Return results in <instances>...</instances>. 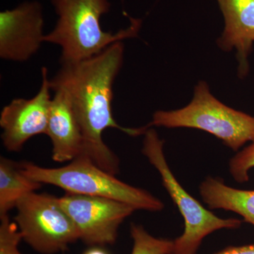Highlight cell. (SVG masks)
<instances>
[{"label": "cell", "instance_id": "1", "mask_svg": "<svg viewBox=\"0 0 254 254\" xmlns=\"http://www.w3.org/2000/svg\"><path fill=\"white\" fill-rule=\"evenodd\" d=\"M124 46L116 42L100 54L76 63H62L51 89L62 88L67 93L83 135V150L97 166L112 175L120 172V160L103 139L106 128H114L136 136L144 134L148 127L120 126L113 115L114 81L123 63Z\"/></svg>", "mask_w": 254, "mask_h": 254}, {"label": "cell", "instance_id": "2", "mask_svg": "<svg viewBox=\"0 0 254 254\" xmlns=\"http://www.w3.org/2000/svg\"><path fill=\"white\" fill-rule=\"evenodd\" d=\"M58 20L44 42L62 48L61 63L90 59L116 42L136 37L141 21L131 18V25L118 33L105 32L100 18L110 11L108 0H51Z\"/></svg>", "mask_w": 254, "mask_h": 254}, {"label": "cell", "instance_id": "3", "mask_svg": "<svg viewBox=\"0 0 254 254\" xmlns=\"http://www.w3.org/2000/svg\"><path fill=\"white\" fill-rule=\"evenodd\" d=\"M20 168L32 180L60 187L66 193L111 198L128 203L136 210L157 212L165 207L150 192L122 182L84 155L58 168H43L28 162L20 163Z\"/></svg>", "mask_w": 254, "mask_h": 254}, {"label": "cell", "instance_id": "4", "mask_svg": "<svg viewBox=\"0 0 254 254\" xmlns=\"http://www.w3.org/2000/svg\"><path fill=\"white\" fill-rule=\"evenodd\" d=\"M148 127L190 128L208 132L234 151L254 141V117L227 106L210 91L206 82L195 87L193 99L185 108L155 112Z\"/></svg>", "mask_w": 254, "mask_h": 254}, {"label": "cell", "instance_id": "5", "mask_svg": "<svg viewBox=\"0 0 254 254\" xmlns=\"http://www.w3.org/2000/svg\"><path fill=\"white\" fill-rule=\"evenodd\" d=\"M142 153L158 170L165 190L177 205L185 220V230L174 240L173 254H195L203 239L221 229H237L242 220L222 219L204 208L180 185L172 173L164 153V142L154 128L148 127L144 133Z\"/></svg>", "mask_w": 254, "mask_h": 254}, {"label": "cell", "instance_id": "6", "mask_svg": "<svg viewBox=\"0 0 254 254\" xmlns=\"http://www.w3.org/2000/svg\"><path fill=\"white\" fill-rule=\"evenodd\" d=\"M14 220L23 240L44 254L67 250L79 240L72 219L60 205L59 197L32 192L18 202Z\"/></svg>", "mask_w": 254, "mask_h": 254}, {"label": "cell", "instance_id": "7", "mask_svg": "<svg viewBox=\"0 0 254 254\" xmlns=\"http://www.w3.org/2000/svg\"><path fill=\"white\" fill-rule=\"evenodd\" d=\"M60 205L72 219L80 240L89 245H113L119 227L136 208L111 198L66 193Z\"/></svg>", "mask_w": 254, "mask_h": 254}, {"label": "cell", "instance_id": "8", "mask_svg": "<svg viewBox=\"0 0 254 254\" xmlns=\"http://www.w3.org/2000/svg\"><path fill=\"white\" fill-rule=\"evenodd\" d=\"M42 85L31 99L13 100L2 109L1 140L8 151L19 152L32 137L47 134L51 96L48 69L42 68Z\"/></svg>", "mask_w": 254, "mask_h": 254}, {"label": "cell", "instance_id": "9", "mask_svg": "<svg viewBox=\"0 0 254 254\" xmlns=\"http://www.w3.org/2000/svg\"><path fill=\"white\" fill-rule=\"evenodd\" d=\"M44 16L38 1H26L0 13V57L22 63L29 60L44 42Z\"/></svg>", "mask_w": 254, "mask_h": 254}, {"label": "cell", "instance_id": "10", "mask_svg": "<svg viewBox=\"0 0 254 254\" xmlns=\"http://www.w3.org/2000/svg\"><path fill=\"white\" fill-rule=\"evenodd\" d=\"M225 20V27L218 38L222 50L237 51L238 74L249 72V56L254 43V0H217Z\"/></svg>", "mask_w": 254, "mask_h": 254}, {"label": "cell", "instance_id": "11", "mask_svg": "<svg viewBox=\"0 0 254 254\" xmlns=\"http://www.w3.org/2000/svg\"><path fill=\"white\" fill-rule=\"evenodd\" d=\"M53 91L46 134L53 144L52 158L58 163L71 162L83 150L81 127L67 93L60 88Z\"/></svg>", "mask_w": 254, "mask_h": 254}, {"label": "cell", "instance_id": "12", "mask_svg": "<svg viewBox=\"0 0 254 254\" xmlns=\"http://www.w3.org/2000/svg\"><path fill=\"white\" fill-rule=\"evenodd\" d=\"M199 192L209 209L234 212L254 226V190L232 188L220 178L209 176L200 184Z\"/></svg>", "mask_w": 254, "mask_h": 254}, {"label": "cell", "instance_id": "13", "mask_svg": "<svg viewBox=\"0 0 254 254\" xmlns=\"http://www.w3.org/2000/svg\"><path fill=\"white\" fill-rule=\"evenodd\" d=\"M40 182L23 173L20 163L9 158L0 159V216L8 215L25 195L39 190Z\"/></svg>", "mask_w": 254, "mask_h": 254}, {"label": "cell", "instance_id": "14", "mask_svg": "<svg viewBox=\"0 0 254 254\" xmlns=\"http://www.w3.org/2000/svg\"><path fill=\"white\" fill-rule=\"evenodd\" d=\"M130 232L133 242L131 254H173L174 241L152 236L135 223H131Z\"/></svg>", "mask_w": 254, "mask_h": 254}, {"label": "cell", "instance_id": "15", "mask_svg": "<svg viewBox=\"0 0 254 254\" xmlns=\"http://www.w3.org/2000/svg\"><path fill=\"white\" fill-rule=\"evenodd\" d=\"M254 168V141L230 159L229 170L237 182L245 183L250 180V171Z\"/></svg>", "mask_w": 254, "mask_h": 254}, {"label": "cell", "instance_id": "16", "mask_svg": "<svg viewBox=\"0 0 254 254\" xmlns=\"http://www.w3.org/2000/svg\"><path fill=\"white\" fill-rule=\"evenodd\" d=\"M0 254H22L18 250L20 241L23 240L16 222L10 221L9 215L0 216Z\"/></svg>", "mask_w": 254, "mask_h": 254}, {"label": "cell", "instance_id": "17", "mask_svg": "<svg viewBox=\"0 0 254 254\" xmlns=\"http://www.w3.org/2000/svg\"><path fill=\"white\" fill-rule=\"evenodd\" d=\"M215 254H254V244L241 247H228Z\"/></svg>", "mask_w": 254, "mask_h": 254}, {"label": "cell", "instance_id": "18", "mask_svg": "<svg viewBox=\"0 0 254 254\" xmlns=\"http://www.w3.org/2000/svg\"><path fill=\"white\" fill-rule=\"evenodd\" d=\"M83 254H108L104 250L100 248H93L87 251Z\"/></svg>", "mask_w": 254, "mask_h": 254}]
</instances>
